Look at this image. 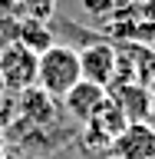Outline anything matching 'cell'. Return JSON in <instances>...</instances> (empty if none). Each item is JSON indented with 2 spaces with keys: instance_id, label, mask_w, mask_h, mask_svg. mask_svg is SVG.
Returning a JSON list of instances; mask_svg holds the SVG:
<instances>
[{
  "instance_id": "obj_1",
  "label": "cell",
  "mask_w": 155,
  "mask_h": 159,
  "mask_svg": "<svg viewBox=\"0 0 155 159\" xmlns=\"http://www.w3.org/2000/svg\"><path fill=\"white\" fill-rule=\"evenodd\" d=\"M79 80H83V70H79V53L73 47L53 43L46 53L37 57V86L53 99H63Z\"/></svg>"
},
{
  "instance_id": "obj_2",
  "label": "cell",
  "mask_w": 155,
  "mask_h": 159,
  "mask_svg": "<svg viewBox=\"0 0 155 159\" xmlns=\"http://www.w3.org/2000/svg\"><path fill=\"white\" fill-rule=\"evenodd\" d=\"M0 83L7 93H23L37 86V53L20 47L17 40L0 50Z\"/></svg>"
},
{
  "instance_id": "obj_3",
  "label": "cell",
  "mask_w": 155,
  "mask_h": 159,
  "mask_svg": "<svg viewBox=\"0 0 155 159\" xmlns=\"http://www.w3.org/2000/svg\"><path fill=\"white\" fill-rule=\"evenodd\" d=\"M126 126H129L126 113L106 96V103L96 109V116L83 126V139H86L89 149H109V146H112V139H116Z\"/></svg>"
},
{
  "instance_id": "obj_4",
  "label": "cell",
  "mask_w": 155,
  "mask_h": 159,
  "mask_svg": "<svg viewBox=\"0 0 155 159\" xmlns=\"http://www.w3.org/2000/svg\"><path fill=\"white\" fill-rule=\"evenodd\" d=\"M116 47L109 40H93L86 50H79V70H83V80L96 83V86L106 89L112 83V73H116Z\"/></svg>"
},
{
  "instance_id": "obj_5",
  "label": "cell",
  "mask_w": 155,
  "mask_h": 159,
  "mask_svg": "<svg viewBox=\"0 0 155 159\" xmlns=\"http://www.w3.org/2000/svg\"><path fill=\"white\" fill-rule=\"evenodd\" d=\"M112 159H155V126L152 123H129L112 139Z\"/></svg>"
},
{
  "instance_id": "obj_6",
  "label": "cell",
  "mask_w": 155,
  "mask_h": 159,
  "mask_svg": "<svg viewBox=\"0 0 155 159\" xmlns=\"http://www.w3.org/2000/svg\"><path fill=\"white\" fill-rule=\"evenodd\" d=\"M17 119H23L27 126L33 129H43V126H53L56 123V99L43 93L40 86H30L23 93H17Z\"/></svg>"
},
{
  "instance_id": "obj_7",
  "label": "cell",
  "mask_w": 155,
  "mask_h": 159,
  "mask_svg": "<svg viewBox=\"0 0 155 159\" xmlns=\"http://www.w3.org/2000/svg\"><path fill=\"white\" fill-rule=\"evenodd\" d=\"M106 96H109V93H106L102 86L89 83V80H79L76 86L63 96V109L69 113V119H76L79 126H86L89 119L96 116V109L106 103Z\"/></svg>"
},
{
  "instance_id": "obj_8",
  "label": "cell",
  "mask_w": 155,
  "mask_h": 159,
  "mask_svg": "<svg viewBox=\"0 0 155 159\" xmlns=\"http://www.w3.org/2000/svg\"><path fill=\"white\" fill-rule=\"evenodd\" d=\"M109 99L126 113L129 123H149V103H152V89L142 83H126V86L109 89Z\"/></svg>"
},
{
  "instance_id": "obj_9",
  "label": "cell",
  "mask_w": 155,
  "mask_h": 159,
  "mask_svg": "<svg viewBox=\"0 0 155 159\" xmlns=\"http://www.w3.org/2000/svg\"><path fill=\"white\" fill-rule=\"evenodd\" d=\"M17 43L40 57V53H46V50L53 47V33H50V27L40 23V20H20L17 23Z\"/></svg>"
},
{
  "instance_id": "obj_10",
  "label": "cell",
  "mask_w": 155,
  "mask_h": 159,
  "mask_svg": "<svg viewBox=\"0 0 155 159\" xmlns=\"http://www.w3.org/2000/svg\"><path fill=\"white\" fill-rule=\"evenodd\" d=\"M10 7L17 13L20 20H40V23H46L53 17V0H10Z\"/></svg>"
},
{
  "instance_id": "obj_11",
  "label": "cell",
  "mask_w": 155,
  "mask_h": 159,
  "mask_svg": "<svg viewBox=\"0 0 155 159\" xmlns=\"http://www.w3.org/2000/svg\"><path fill=\"white\" fill-rule=\"evenodd\" d=\"M129 43H139V47H145L149 53H155V23H142V20H139Z\"/></svg>"
},
{
  "instance_id": "obj_12",
  "label": "cell",
  "mask_w": 155,
  "mask_h": 159,
  "mask_svg": "<svg viewBox=\"0 0 155 159\" xmlns=\"http://www.w3.org/2000/svg\"><path fill=\"white\" fill-rule=\"evenodd\" d=\"M112 7H116V0H83V10L93 13V17H102V20L112 13Z\"/></svg>"
},
{
  "instance_id": "obj_13",
  "label": "cell",
  "mask_w": 155,
  "mask_h": 159,
  "mask_svg": "<svg viewBox=\"0 0 155 159\" xmlns=\"http://www.w3.org/2000/svg\"><path fill=\"white\" fill-rule=\"evenodd\" d=\"M139 83L142 86H149V89H155V53L139 66Z\"/></svg>"
},
{
  "instance_id": "obj_14",
  "label": "cell",
  "mask_w": 155,
  "mask_h": 159,
  "mask_svg": "<svg viewBox=\"0 0 155 159\" xmlns=\"http://www.w3.org/2000/svg\"><path fill=\"white\" fill-rule=\"evenodd\" d=\"M136 10H139V20L142 23H155V0H139Z\"/></svg>"
},
{
  "instance_id": "obj_15",
  "label": "cell",
  "mask_w": 155,
  "mask_h": 159,
  "mask_svg": "<svg viewBox=\"0 0 155 159\" xmlns=\"http://www.w3.org/2000/svg\"><path fill=\"white\" fill-rule=\"evenodd\" d=\"M149 119H155V89H152V103H149Z\"/></svg>"
},
{
  "instance_id": "obj_16",
  "label": "cell",
  "mask_w": 155,
  "mask_h": 159,
  "mask_svg": "<svg viewBox=\"0 0 155 159\" xmlns=\"http://www.w3.org/2000/svg\"><path fill=\"white\" fill-rule=\"evenodd\" d=\"M3 146H7V133H3V126H0V156H3Z\"/></svg>"
}]
</instances>
